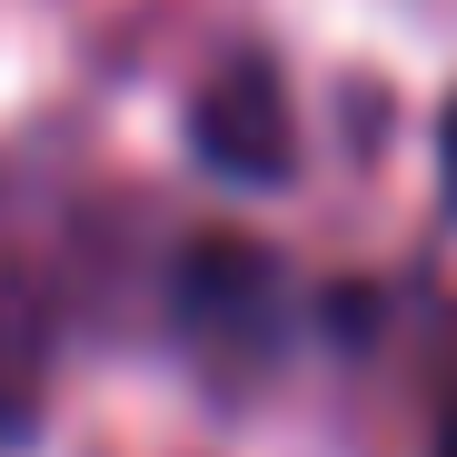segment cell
I'll return each mask as SVG.
<instances>
[{
    "label": "cell",
    "instance_id": "6da1fadb",
    "mask_svg": "<svg viewBox=\"0 0 457 457\" xmlns=\"http://www.w3.org/2000/svg\"><path fill=\"white\" fill-rule=\"evenodd\" d=\"M288 319H298V298H288V278H278L269 249L219 239V228H199V239L179 249V269H170V328H179V348L209 378H228V388H239V378H269L288 358Z\"/></svg>",
    "mask_w": 457,
    "mask_h": 457
},
{
    "label": "cell",
    "instance_id": "7a4b0ae2",
    "mask_svg": "<svg viewBox=\"0 0 457 457\" xmlns=\"http://www.w3.org/2000/svg\"><path fill=\"white\" fill-rule=\"evenodd\" d=\"M189 149L219 170V179H288V90H278V70L269 60H219L209 80L189 90Z\"/></svg>",
    "mask_w": 457,
    "mask_h": 457
},
{
    "label": "cell",
    "instance_id": "3957f363",
    "mask_svg": "<svg viewBox=\"0 0 457 457\" xmlns=\"http://www.w3.org/2000/svg\"><path fill=\"white\" fill-rule=\"evenodd\" d=\"M40 388H50V298L21 269H0V437H30Z\"/></svg>",
    "mask_w": 457,
    "mask_h": 457
},
{
    "label": "cell",
    "instance_id": "277c9868",
    "mask_svg": "<svg viewBox=\"0 0 457 457\" xmlns=\"http://www.w3.org/2000/svg\"><path fill=\"white\" fill-rule=\"evenodd\" d=\"M437 170H447V199H457V110H447V129H437Z\"/></svg>",
    "mask_w": 457,
    "mask_h": 457
},
{
    "label": "cell",
    "instance_id": "5b68a950",
    "mask_svg": "<svg viewBox=\"0 0 457 457\" xmlns=\"http://www.w3.org/2000/svg\"><path fill=\"white\" fill-rule=\"evenodd\" d=\"M437 457H457V388H447V418H437Z\"/></svg>",
    "mask_w": 457,
    "mask_h": 457
}]
</instances>
